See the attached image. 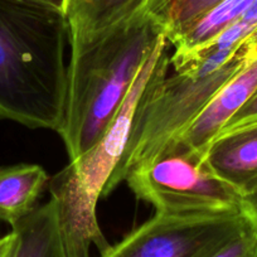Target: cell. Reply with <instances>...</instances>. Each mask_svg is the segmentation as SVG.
<instances>
[{"label":"cell","mask_w":257,"mask_h":257,"mask_svg":"<svg viewBox=\"0 0 257 257\" xmlns=\"http://www.w3.org/2000/svg\"><path fill=\"white\" fill-rule=\"evenodd\" d=\"M242 46L244 47L247 58H257V27L254 28V31L242 42Z\"/></svg>","instance_id":"e0dca14e"},{"label":"cell","mask_w":257,"mask_h":257,"mask_svg":"<svg viewBox=\"0 0 257 257\" xmlns=\"http://www.w3.org/2000/svg\"><path fill=\"white\" fill-rule=\"evenodd\" d=\"M49 177L37 164L0 168V221L11 226L36 208Z\"/></svg>","instance_id":"8fae6325"},{"label":"cell","mask_w":257,"mask_h":257,"mask_svg":"<svg viewBox=\"0 0 257 257\" xmlns=\"http://www.w3.org/2000/svg\"><path fill=\"white\" fill-rule=\"evenodd\" d=\"M71 46L62 9L0 0V118L58 132L68 86Z\"/></svg>","instance_id":"6da1fadb"},{"label":"cell","mask_w":257,"mask_h":257,"mask_svg":"<svg viewBox=\"0 0 257 257\" xmlns=\"http://www.w3.org/2000/svg\"><path fill=\"white\" fill-rule=\"evenodd\" d=\"M257 90V58L248 59L208 101L193 122L174 142L206 157L224 126Z\"/></svg>","instance_id":"52a82bcc"},{"label":"cell","mask_w":257,"mask_h":257,"mask_svg":"<svg viewBox=\"0 0 257 257\" xmlns=\"http://www.w3.org/2000/svg\"><path fill=\"white\" fill-rule=\"evenodd\" d=\"M26 2H32V3L53 7V8L62 9V11H63V7H64V0H26Z\"/></svg>","instance_id":"d6986e66"},{"label":"cell","mask_w":257,"mask_h":257,"mask_svg":"<svg viewBox=\"0 0 257 257\" xmlns=\"http://www.w3.org/2000/svg\"><path fill=\"white\" fill-rule=\"evenodd\" d=\"M249 221L243 211L206 216L157 213L98 257H212Z\"/></svg>","instance_id":"8992f818"},{"label":"cell","mask_w":257,"mask_h":257,"mask_svg":"<svg viewBox=\"0 0 257 257\" xmlns=\"http://www.w3.org/2000/svg\"><path fill=\"white\" fill-rule=\"evenodd\" d=\"M168 43L164 37L147 57L132 90L100 142L49 178L48 190L58 208L67 257H91L93 248L101 256L111 247L98 224L96 206L122 159L137 106Z\"/></svg>","instance_id":"277c9868"},{"label":"cell","mask_w":257,"mask_h":257,"mask_svg":"<svg viewBox=\"0 0 257 257\" xmlns=\"http://www.w3.org/2000/svg\"><path fill=\"white\" fill-rule=\"evenodd\" d=\"M169 44L138 103L123 157L102 197L132 170L162 154L248 61L241 43L231 49H208L183 66L172 67Z\"/></svg>","instance_id":"3957f363"},{"label":"cell","mask_w":257,"mask_h":257,"mask_svg":"<svg viewBox=\"0 0 257 257\" xmlns=\"http://www.w3.org/2000/svg\"><path fill=\"white\" fill-rule=\"evenodd\" d=\"M149 0H64L71 51L93 43L120 24L144 12Z\"/></svg>","instance_id":"ba28073f"},{"label":"cell","mask_w":257,"mask_h":257,"mask_svg":"<svg viewBox=\"0 0 257 257\" xmlns=\"http://www.w3.org/2000/svg\"><path fill=\"white\" fill-rule=\"evenodd\" d=\"M14 246L11 257H67L53 199L36 207L12 226Z\"/></svg>","instance_id":"30bf717a"},{"label":"cell","mask_w":257,"mask_h":257,"mask_svg":"<svg viewBox=\"0 0 257 257\" xmlns=\"http://www.w3.org/2000/svg\"><path fill=\"white\" fill-rule=\"evenodd\" d=\"M212 257H257V226L252 221Z\"/></svg>","instance_id":"4fadbf2b"},{"label":"cell","mask_w":257,"mask_h":257,"mask_svg":"<svg viewBox=\"0 0 257 257\" xmlns=\"http://www.w3.org/2000/svg\"><path fill=\"white\" fill-rule=\"evenodd\" d=\"M257 122V90L253 95L251 96L248 101L243 105V107L233 116V117L229 120V122L227 123L223 127V130L221 132V135L227 134V133L234 132V130H238V128L246 127V126L252 125V123ZM217 137V138H218ZM216 138V139H217Z\"/></svg>","instance_id":"5bb4252c"},{"label":"cell","mask_w":257,"mask_h":257,"mask_svg":"<svg viewBox=\"0 0 257 257\" xmlns=\"http://www.w3.org/2000/svg\"><path fill=\"white\" fill-rule=\"evenodd\" d=\"M173 2L174 0H149L144 8V13L149 14L152 18L159 22V19L162 18L163 14L167 12V9L169 8Z\"/></svg>","instance_id":"2e32d148"},{"label":"cell","mask_w":257,"mask_h":257,"mask_svg":"<svg viewBox=\"0 0 257 257\" xmlns=\"http://www.w3.org/2000/svg\"><path fill=\"white\" fill-rule=\"evenodd\" d=\"M221 2L223 0H174L158 23L164 28L167 39L172 43Z\"/></svg>","instance_id":"7c38bea8"},{"label":"cell","mask_w":257,"mask_h":257,"mask_svg":"<svg viewBox=\"0 0 257 257\" xmlns=\"http://www.w3.org/2000/svg\"><path fill=\"white\" fill-rule=\"evenodd\" d=\"M242 209L249 219L257 226V180L243 192Z\"/></svg>","instance_id":"9a60e30c"},{"label":"cell","mask_w":257,"mask_h":257,"mask_svg":"<svg viewBox=\"0 0 257 257\" xmlns=\"http://www.w3.org/2000/svg\"><path fill=\"white\" fill-rule=\"evenodd\" d=\"M14 246V234L11 232L7 236L0 238V257H11L12 249Z\"/></svg>","instance_id":"ac0fdd59"},{"label":"cell","mask_w":257,"mask_h":257,"mask_svg":"<svg viewBox=\"0 0 257 257\" xmlns=\"http://www.w3.org/2000/svg\"><path fill=\"white\" fill-rule=\"evenodd\" d=\"M125 180L157 213L206 216L243 211V193L219 178L201 154L178 142L132 170Z\"/></svg>","instance_id":"5b68a950"},{"label":"cell","mask_w":257,"mask_h":257,"mask_svg":"<svg viewBox=\"0 0 257 257\" xmlns=\"http://www.w3.org/2000/svg\"><path fill=\"white\" fill-rule=\"evenodd\" d=\"M204 162L242 193L257 180V122L217 138Z\"/></svg>","instance_id":"9c48e42d"},{"label":"cell","mask_w":257,"mask_h":257,"mask_svg":"<svg viewBox=\"0 0 257 257\" xmlns=\"http://www.w3.org/2000/svg\"><path fill=\"white\" fill-rule=\"evenodd\" d=\"M164 37V28L143 12L85 48L71 51L66 107L57 132L71 160L100 142Z\"/></svg>","instance_id":"7a4b0ae2"}]
</instances>
